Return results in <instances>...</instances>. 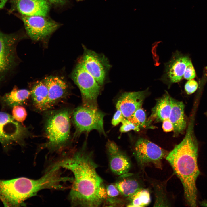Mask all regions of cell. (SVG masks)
<instances>
[{"instance_id": "30", "label": "cell", "mask_w": 207, "mask_h": 207, "mask_svg": "<svg viewBox=\"0 0 207 207\" xmlns=\"http://www.w3.org/2000/svg\"><path fill=\"white\" fill-rule=\"evenodd\" d=\"M125 118L121 111L117 109L112 120V124L113 126H116L121 122Z\"/></svg>"}, {"instance_id": "22", "label": "cell", "mask_w": 207, "mask_h": 207, "mask_svg": "<svg viewBox=\"0 0 207 207\" xmlns=\"http://www.w3.org/2000/svg\"><path fill=\"white\" fill-rule=\"evenodd\" d=\"M30 91L31 96L35 108L41 111L46 110L48 90L43 80L37 81Z\"/></svg>"}, {"instance_id": "14", "label": "cell", "mask_w": 207, "mask_h": 207, "mask_svg": "<svg viewBox=\"0 0 207 207\" xmlns=\"http://www.w3.org/2000/svg\"><path fill=\"white\" fill-rule=\"evenodd\" d=\"M191 62L189 57L182 55L177 51L165 65L163 80L170 84L180 81L187 66Z\"/></svg>"}, {"instance_id": "4", "label": "cell", "mask_w": 207, "mask_h": 207, "mask_svg": "<svg viewBox=\"0 0 207 207\" xmlns=\"http://www.w3.org/2000/svg\"><path fill=\"white\" fill-rule=\"evenodd\" d=\"M24 37L18 33L7 34L0 30V86L11 77L18 64L16 46Z\"/></svg>"}, {"instance_id": "5", "label": "cell", "mask_w": 207, "mask_h": 207, "mask_svg": "<svg viewBox=\"0 0 207 207\" xmlns=\"http://www.w3.org/2000/svg\"><path fill=\"white\" fill-rule=\"evenodd\" d=\"M71 78L80 91L83 106L97 109V99L101 86L79 60L72 73Z\"/></svg>"}, {"instance_id": "17", "label": "cell", "mask_w": 207, "mask_h": 207, "mask_svg": "<svg viewBox=\"0 0 207 207\" xmlns=\"http://www.w3.org/2000/svg\"><path fill=\"white\" fill-rule=\"evenodd\" d=\"M121 176L115 184L120 193L127 198L144 187L143 180L138 175L127 172Z\"/></svg>"}, {"instance_id": "6", "label": "cell", "mask_w": 207, "mask_h": 207, "mask_svg": "<svg viewBox=\"0 0 207 207\" xmlns=\"http://www.w3.org/2000/svg\"><path fill=\"white\" fill-rule=\"evenodd\" d=\"M133 154L138 165L144 170L148 166H153L162 168V160L166 158L169 152L149 140L140 138L135 142Z\"/></svg>"}, {"instance_id": "21", "label": "cell", "mask_w": 207, "mask_h": 207, "mask_svg": "<svg viewBox=\"0 0 207 207\" xmlns=\"http://www.w3.org/2000/svg\"><path fill=\"white\" fill-rule=\"evenodd\" d=\"M172 108L169 119L173 125L175 136L183 132L186 127V122L184 115V103L172 98Z\"/></svg>"}, {"instance_id": "2", "label": "cell", "mask_w": 207, "mask_h": 207, "mask_svg": "<svg viewBox=\"0 0 207 207\" xmlns=\"http://www.w3.org/2000/svg\"><path fill=\"white\" fill-rule=\"evenodd\" d=\"M191 121L183 139L175 145L165 159L183 185L187 204L197 206L196 180L200 174L198 164V145Z\"/></svg>"}, {"instance_id": "25", "label": "cell", "mask_w": 207, "mask_h": 207, "mask_svg": "<svg viewBox=\"0 0 207 207\" xmlns=\"http://www.w3.org/2000/svg\"><path fill=\"white\" fill-rule=\"evenodd\" d=\"M12 116L17 122L23 124L27 116V112L25 108L21 105H17L12 108Z\"/></svg>"}, {"instance_id": "16", "label": "cell", "mask_w": 207, "mask_h": 207, "mask_svg": "<svg viewBox=\"0 0 207 207\" xmlns=\"http://www.w3.org/2000/svg\"><path fill=\"white\" fill-rule=\"evenodd\" d=\"M48 90L46 110L53 106L66 94L68 89L66 82L57 76H50L43 80Z\"/></svg>"}, {"instance_id": "24", "label": "cell", "mask_w": 207, "mask_h": 207, "mask_svg": "<svg viewBox=\"0 0 207 207\" xmlns=\"http://www.w3.org/2000/svg\"><path fill=\"white\" fill-rule=\"evenodd\" d=\"M126 119L140 129L146 126L145 113L141 107L137 110L131 116Z\"/></svg>"}, {"instance_id": "3", "label": "cell", "mask_w": 207, "mask_h": 207, "mask_svg": "<svg viewBox=\"0 0 207 207\" xmlns=\"http://www.w3.org/2000/svg\"><path fill=\"white\" fill-rule=\"evenodd\" d=\"M70 115L69 110L66 109L55 111L49 114L45 124L47 141L43 147L58 150L67 143L70 134Z\"/></svg>"}, {"instance_id": "32", "label": "cell", "mask_w": 207, "mask_h": 207, "mask_svg": "<svg viewBox=\"0 0 207 207\" xmlns=\"http://www.w3.org/2000/svg\"><path fill=\"white\" fill-rule=\"evenodd\" d=\"M49 3L56 5H62L64 3L68 0H47Z\"/></svg>"}, {"instance_id": "9", "label": "cell", "mask_w": 207, "mask_h": 207, "mask_svg": "<svg viewBox=\"0 0 207 207\" xmlns=\"http://www.w3.org/2000/svg\"><path fill=\"white\" fill-rule=\"evenodd\" d=\"M83 55L79 60L85 69L102 86L111 67L109 61L104 55L83 46Z\"/></svg>"}, {"instance_id": "8", "label": "cell", "mask_w": 207, "mask_h": 207, "mask_svg": "<svg viewBox=\"0 0 207 207\" xmlns=\"http://www.w3.org/2000/svg\"><path fill=\"white\" fill-rule=\"evenodd\" d=\"M104 114L97 109L84 106L76 108L73 113V122L76 127L74 136L81 133L96 130L105 135L103 127Z\"/></svg>"}, {"instance_id": "13", "label": "cell", "mask_w": 207, "mask_h": 207, "mask_svg": "<svg viewBox=\"0 0 207 207\" xmlns=\"http://www.w3.org/2000/svg\"><path fill=\"white\" fill-rule=\"evenodd\" d=\"M106 147L111 171L120 175L128 172L131 163L126 154L113 141L108 140Z\"/></svg>"}, {"instance_id": "34", "label": "cell", "mask_w": 207, "mask_h": 207, "mask_svg": "<svg viewBox=\"0 0 207 207\" xmlns=\"http://www.w3.org/2000/svg\"><path fill=\"white\" fill-rule=\"evenodd\" d=\"M26 185H27V193H28V198H29V196H28V187H27V178H26Z\"/></svg>"}, {"instance_id": "35", "label": "cell", "mask_w": 207, "mask_h": 207, "mask_svg": "<svg viewBox=\"0 0 207 207\" xmlns=\"http://www.w3.org/2000/svg\"><path fill=\"white\" fill-rule=\"evenodd\" d=\"M77 0V1H81L83 0Z\"/></svg>"}, {"instance_id": "27", "label": "cell", "mask_w": 207, "mask_h": 207, "mask_svg": "<svg viewBox=\"0 0 207 207\" xmlns=\"http://www.w3.org/2000/svg\"><path fill=\"white\" fill-rule=\"evenodd\" d=\"M195 76V72L191 62L187 66L183 77L186 79L190 80Z\"/></svg>"}, {"instance_id": "26", "label": "cell", "mask_w": 207, "mask_h": 207, "mask_svg": "<svg viewBox=\"0 0 207 207\" xmlns=\"http://www.w3.org/2000/svg\"><path fill=\"white\" fill-rule=\"evenodd\" d=\"M121 122L122 125L120 129V131L122 133L126 132L132 130L136 131H139L140 130V128L129 121L126 118H125Z\"/></svg>"}, {"instance_id": "12", "label": "cell", "mask_w": 207, "mask_h": 207, "mask_svg": "<svg viewBox=\"0 0 207 207\" xmlns=\"http://www.w3.org/2000/svg\"><path fill=\"white\" fill-rule=\"evenodd\" d=\"M9 12L17 11L21 15L46 16L50 9L47 0H11Z\"/></svg>"}, {"instance_id": "20", "label": "cell", "mask_w": 207, "mask_h": 207, "mask_svg": "<svg viewBox=\"0 0 207 207\" xmlns=\"http://www.w3.org/2000/svg\"><path fill=\"white\" fill-rule=\"evenodd\" d=\"M31 91L26 89H19L15 86L9 92L0 95V102L3 109L12 108L24 104L31 95Z\"/></svg>"}, {"instance_id": "28", "label": "cell", "mask_w": 207, "mask_h": 207, "mask_svg": "<svg viewBox=\"0 0 207 207\" xmlns=\"http://www.w3.org/2000/svg\"><path fill=\"white\" fill-rule=\"evenodd\" d=\"M198 87L197 82L193 79L189 80L186 83L185 86V89L187 93L191 94L194 93L197 90Z\"/></svg>"}, {"instance_id": "10", "label": "cell", "mask_w": 207, "mask_h": 207, "mask_svg": "<svg viewBox=\"0 0 207 207\" xmlns=\"http://www.w3.org/2000/svg\"><path fill=\"white\" fill-rule=\"evenodd\" d=\"M20 16L28 35L34 41L40 40L49 36L60 26L57 22L45 17L22 15Z\"/></svg>"}, {"instance_id": "18", "label": "cell", "mask_w": 207, "mask_h": 207, "mask_svg": "<svg viewBox=\"0 0 207 207\" xmlns=\"http://www.w3.org/2000/svg\"><path fill=\"white\" fill-rule=\"evenodd\" d=\"M172 98L166 92L157 100L152 110L150 116L147 120L146 126L154 121L162 122L169 119L172 108Z\"/></svg>"}, {"instance_id": "1", "label": "cell", "mask_w": 207, "mask_h": 207, "mask_svg": "<svg viewBox=\"0 0 207 207\" xmlns=\"http://www.w3.org/2000/svg\"><path fill=\"white\" fill-rule=\"evenodd\" d=\"M85 144L71 156L56 164L61 168L71 171L74 178L69 195L72 206H101L107 198L103 180L97 171V165L92 152L87 151Z\"/></svg>"}, {"instance_id": "7", "label": "cell", "mask_w": 207, "mask_h": 207, "mask_svg": "<svg viewBox=\"0 0 207 207\" xmlns=\"http://www.w3.org/2000/svg\"><path fill=\"white\" fill-rule=\"evenodd\" d=\"M28 134L27 129L12 116L0 111V143L5 150L14 143L23 145Z\"/></svg>"}, {"instance_id": "36", "label": "cell", "mask_w": 207, "mask_h": 207, "mask_svg": "<svg viewBox=\"0 0 207 207\" xmlns=\"http://www.w3.org/2000/svg\"></svg>"}, {"instance_id": "11", "label": "cell", "mask_w": 207, "mask_h": 207, "mask_svg": "<svg viewBox=\"0 0 207 207\" xmlns=\"http://www.w3.org/2000/svg\"><path fill=\"white\" fill-rule=\"evenodd\" d=\"M0 200L5 206L25 205L22 177L0 180Z\"/></svg>"}, {"instance_id": "33", "label": "cell", "mask_w": 207, "mask_h": 207, "mask_svg": "<svg viewBox=\"0 0 207 207\" xmlns=\"http://www.w3.org/2000/svg\"><path fill=\"white\" fill-rule=\"evenodd\" d=\"M202 206H207V201L204 200L199 203Z\"/></svg>"}, {"instance_id": "19", "label": "cell", "mask_w": 207, "mask_h": 207, "mask_svg": "<svg viewBox=\"0 0 207 207\" xmlns=\"http://www.w3.org/2000/svg\"><path fill=\"white\" fill-rule=\"evenodd\" d=\"M146 179L152 186L155 197L154 206H171L172 204L171 198L166 189L167 181H161L149 177Z\"/></svg>"}, {"instance_id": "23", "label": "cell", "mask_w": 207, "mask_h": 207, "mask_svg": "<svg viewBox=\"0 0 207 207\" xmlns=\"http://www.w3.org/2000/svg\"><path fill=\"white\" fill-rule=\"evenodd\" d=\"M128 199L127 207H145L149 205L151 201L150 191L144 187L137 190Z\"/></svg>"}, {"instance_id": "29", "label": "cell", "mask_w": 207, "mask_h": 207, "mask_svg": "<svg viewBox=\"0 0 207 207\" xmlns=\"http://www.w3.org/2000/svg\"><path fill=\"white\" fill-rule=\"evenodd\" d=\"M106 189L108 197L114 198L120 194V193L115 185H108Z\"/></svg>"}, {"instance_id": "31", "label": "cell", "mask_w": 207, "mask_h": 207, "mask_svg": "<svg viewBox=\"0 0 207 207\" xmlns=\"http://www.w3.org/2000/svg\"><path fill=\"white\" fill-rule=\"evenodd\" d=\"M162 122V127L164 131L169 132L173 131V125L169 119L164 120Z\"/></svg>"}, {"instance_id": "15", "label": "cell", "mask_w": 207, "mask_h": 207, "mask_svg": "<svg viewBox=\"0 0 207 207\" xmlns=\"http://www.w3.org/2000/svg\"><path fill=\"white\" fill-rule=\"evenodd\" d=\"M147 92V90L124 93L116 103V109L120 110L124 117L127 118L137 110L141 107Z\"/></svg>"}]
</instances>
